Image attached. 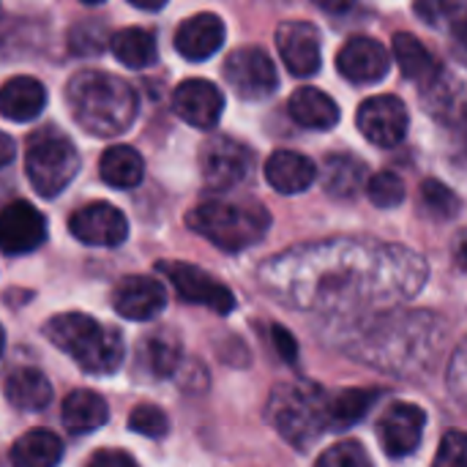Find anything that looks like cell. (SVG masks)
Here are the masks:
<instances>
[{"label": "cell", "instance_id": "24", "mask_svg": "<svg viewBox=\"0 0 467 467\" xmlns=\"http://www.w3.org/2000/svg\"><path fill=\"white\" fill-rule=\"evenodd\" d=\"M109 419V408L104 402V397H99L96 391H71L63 400V424L71 435H82V432H93L99 427H104Z\"/></svg>", "mask_w": 467, "mask_h": 467}, {"label": "cell", "instance_id": "34", "mask_svg": "<svg viewBox=\"0 0 467 467\" xmlns=\"http://www.w3.org/2000/svg\"><path fill=\"white\" fill-rule=\"evenodd\" d=\"M315 467H375L367 449L356 441H342L334 443L328 451L320 454V460L315 462Z\"/></svg>", "mask_w": 467, "mask_h": 467}, {"label": "cell", "instance_id": "38", "mask_svg": "<svg viewBox=\"0 0 467 467\" xmlns=\"http://www.w3.org/2000/svg\"><path fill=\"white\" fill-rule=\"evenodd\" d=\"M416 14L427 22V25H441L446 16H462L465 8L462 5H454V3H419L416 5Z\"/></svg>", "mask_w": 467, "mask_h": 467}, {"label": "cell", "instance_id": "8", "mask_svg": "<svg viewBox=\"0 0 467 467\" xmlns=\"http://www.w3.org/2000/svg\"><path fill=\"white\" fill-rule=\"evenodd\" d=\"M356 123L372 145L394 148L405 140L408 126H410V115H408V107L400 96L383 93V96L367 99L358 107Z\"/></svg>", "mask_w": 467, "mask_h": 467}, {"label": "cell", "instance_id": "37", "mask_svg": "<svg viewBox=\"0 0 467 467\" xmlns=\"http://www.w3.org/2000/svg\"><path fill=\"white\" fill-rule=\"evenodd\" d=\"M449 389L454 394V400L467 408V339L457 348L451 367H449Z\"/></svg>", "mask_w": 467, "mask_h": 467}, {"label": "cell", "instance_id": "15", "mask_svg": "<svg viewBox=\"0 0 467 467\" xmlns=\"http://www.w3.org/2000/svg\"><path fill=\"white\" fill-rule=\"evenodd\" d=\"M47 219L25 200H14L5 205L0 216V244L5 254H25L44 244Z\"/></svg>", "mask_w": 467, "mask_h": 467}, {"label": "cell", "instance_id": "18", "mask_svg": "<svg viewBox=\"0 0 467 467\" xmlns=\"http://www.w3.org/2000/svg\"><path fill=\"white\" fill-rule=\"evenodd\" d=\"M222 44H224V22L211 11L183 19L181 27L175 30V49L186 60H208L211 55L219 52Z\"/></svg>", "mask_w": 467, "mask_h": 467}, {"label": "cell", "instance_id": "43", "mask_svg": "<svg viewBox=\"0 0 467 467\" xmlns=\"http://www.w3.org/2000/svg\"><path fill=\"white\" fill-rule=\"evenodd\" d=\"M14 159V142L8 134H3V164H8Z\"/></svg>", "mask_w": 467, "mask_h": 467}, {"label": "cell", "instance_id": "44", "mask_svg": "<svg viewBox=\"0 0 467 467\" xmlns=\"http://www.w3.org/2000/svg\"><path fill=\"white\" fill-rule=\"evenodd\" d=\"M460 140H462V156L467 159V118L460 123Z\"/></svg>", "mask_w": 467, "mask_h": 467}, {"label": "cell", "instance_id": "29", "mask_svg": "<svg viewBox=\"0 0 467 467\" xmlns=\"http://www.w3.org/2000/svg\"><path fill=\"white\" fill-rule=\"evenodd\" d=\"M140 364L148 375L153 378H170L175 375L181 364V342L170 331H159L142 342L140 350Z\"/></svg>", "mask_w": 467, "mask_h": 467}, {"label": "cell", "instance_id": "7", "mask_svg": "<svg viewBox=\"0 0 467 467\" xmlns=\"http://www.w3.org/2000/svg\"><path fill=\"white\" fill-rule=\"evenodd\" d=\"M200 170L211 192H227L246 181L252 170V153L233 137L213 134L200 148Z\"/></svg>", "mask_w": 467, "mask_h": 467}, {"label": "cell", "instance_id": "23", "mask_svg": "<svg viewBox=\"0 0 467 467\" xmlns=\"http://www.w3.org/2000/svg\"><path fill=\"white\" fill-rule=\"evenodd\" d=\"M47 107V88L36 77H14L0 90V109L8 120H33Z\"/></svg>", "mask_w": 467, "mask_h": 467}, {"label": "cell", "instance_id": "32", "mask_svg": "<svg viewBox=\"0 0 467 467\" xmlns=\"http://www.w3.org/2000/svg\"><path fill=\"white\" fill-rule=\"evenodd\" d=\"M68 44L74 55H99L112 44V38L107 27L101 25V19H82L71 27Z\"/></svg>", "mask_w": 467, "mask_h": 467}, {"label": "cell", "instance_id": "39", "mask_svg": "<svg viewBox=\"0 0 467 467\" xmlns=\"http://www.w3.org/2000/svg\"><path fill=\"white\" fill-rule=\"evenodd\" d=\"M88 467H140L137 460L120 449H104V451H96L93 460L88 462Z\"/></svg>", "mask_w": 467, "mask_h": 467}, {"label": "cell", "instance_id": "17", "mask_svg": "<svg viewBox=\"0 0 467 467\" xmlns=\"http://www.w3.org/2000/svg\"><path fill=\"white\" fill-rule=\"evenodd\" d=\"M112 304L120 317L145 323L164 309L167 293L164 285H159L153 276H126L112 290Z\"/></svg>", "mask_w": 467, "mask_h": 467}, {"label": "cell", "instance_id": "1", "mask_svg": "<svg viewBox=\"0 0 467 467\" xmlns=\"http://www.w3.org/2000/svg\"><path fill=\"white\" fill-rule=\"evenodd\" d=\"M427 263L405 246L328 241L296 246L260 268L271 296L293 309H350L358 304L405 301L421 290Z\"/></svg>", "mask_w": 467, "mask_h": 467}, {"label": "cell", "instance_id": "10", "mask_svg": "<svg viewBox=\"0 0 467 467\" xmlns=\"http://www.w3.org/2000/svg\"><path fill=\"white\" fill-rule=\"evenodd\" d=\"M224 77L241 99L271 96L279 85L276 66L260 47H241L230 52L224 60Z\"/></svg>", "mask_w": 467, "mask_h": 467}, {"label": "cell", "instance_id": "36", "mask_svg": "<svg viewBox=\"0 0 467 467\" xmlns=\"http://www.w3.org/2000/svg\"><path fill=\"white\" fill-rule=\"evenodd\" d=\"M432 467H467V432H449Z\"/></svg>", "mask_w": 467, "mask_h": 467}, {"label": "cell", "instance_id": "28", "mask_svg": "<svg viewBox=\"0 0 467 467\" xmlns=\"http://www.w3.org/2000/svg\"><path fill=\"white\" fill-rule=\"evenodd\" d=\"M112 55L129 66V68H148L156 63L159 57V49H156V38L150 30L145 27H123L112 36V44H109Z\"/></svg>", "mask_w": 467, "mask_h": 467}, {"label": "cell", "instance_id": "2", "mask_svg": "<svg viewBox=\"0 0 467 467\" xmlns=\"http://www.w3.org/2000/svg\"><path fill=\"white\" fill-rule=\"evenodd\" d=\"M66 101L74 120L96 137L123 134L137 118L134 88L126 79L96 68L77 71L68 79Z\"/></svg>", "mask_w": 467, "mask_h": 467}, {"label": "cell", "instance_id": "30", "mask_svg": "<svg viewBox=\"0 0 467 467\" xmlns=\"http://www.w3.org/2000/svg\"><path fill=\"white\" fill-rule=\"evenodd\" d=\"M375 400H378V391H369V389H348V391L334 394L328 402L331 430H348V427L358 424L369 413Z\"/></svg>", "mask_w": 467, "mask_h": 467}, {"label": "cell", "instance_id": "20", "mask_svg": "<svg viewBox=\"0 0 467 467\" xmlns=\"http://www.w3.org/2000/svg\"><path fill=\"white\" fill-rule=\"evenodd\" d=\"M265 178L279 194H298L315 183L317 167L296 150H274L265 161Z\"/></svg>", "mask_w": 467, "mask_h": 467}, {"label": "cell", "instance_id": "40", "mask_svg": "<svg viewBox=\"0 0 467 467\" xmlns=\"http://www.w3.org/2000/svg\"><path fill=\"white\" fill-rule=\"evenodd\" d=\"M274 342H276V350H279V356L285 358V361H290V364H296V358H298V348H296V339L282 328V326H274Z\"/></svg>", "mask_w": 467, "mask_h": 467}, {"label": "cell", "instance_id": "26", "mask_svg": "<svg viewBox=\"0 0 467 467\" xmlns=\"http://www.w3.org/2000/svg\"><path fill=\"white\" fill-rule=\"evenodd\" d=\"M99 172L104 183H109L112 189H131L142 181L145 161L131 145H112L104 150L99 161Z\"/></svg>", "mask_w": 467, "mask_h": 467}, {"label": "cell", "instance_id": "9", "mask_svg": "<svg viewBox=\"0 0 467 467\" xmlns=\"http://www.w3.org/2000/svg\"><path fill=\"white\" fill-rule=\"evenodd\" d=\"M159 271L170 279V285L183 301L208 306L211 312H219V315H230L235 309L233 290L224 287L211 274H205L202 268L189 265V263H159Z\"/></svg>", "mask_w": 467, "mask_h": 467}, {"label": "cell", "instance_id": "6", "mask_svg": "<svg viewBox=\"0 0 467 467\" xmlns=\"http://www.w3.org/2000/svg\"><path fill=\"white\" fill-rule=\"evenodd\" d=\"M25 170L36 194L52 200L79 172V153L68 137L57 134L55 129H41L27 140Z\"/></svg>", "mask_w": 467, "mask_h": 467}, {"label": "cell", "instance_id": "19", "mask_svg": "<svg viewBox=\"0 0 467 467\" xmlns=\"http://www.w3.org/2000/svg\"><path fill=\"white\" fill-rule=\"evenodd\" d=\"M391 47H394V57H397L402 77L416 82L424 93H430L446 77L441 68V60L413 33H397Z\"/></svg>", "mask_w": 467, "mask_h": 467}, {"label": "cell", "instance_id": "14", "mask_svg": "<svg viewBox=\"0 0 467 467\" xmlns=\"http://www.w3.org/2000/svg\"><path fill=\"white\" fill-rule=\"evenodd\" d=\"M427 427V416L421 408L410 405V402H397L386 410V416L378 424V435H380V446L389 457L402 460L408 454H413L421 443Z\"/></svg>", "mask_w": 467, "mask_h": 467}, {"label": "cell", "instance_id": "42", "mask_svg": "<svg viewBox=\"0 0 467 467\" xmlns=\"http://www.w3.org/2000/svg\"><path fill=\"white\" fill-rule=\"evenodd\" d=\"M454 263L467 271V230H462L460 235H457V241H454Z\"/></svg>", "mask_w": 467, "mask_h": 467}, {"label": "cell", "instance_id": "41", "mask_svg": "<svg viewBox=\"0 0 467 467\" xmlns=\"http://www.w3.org/2000/svg\"><path fill=\"white\" fill-rule=\"evenodd\" d=\"M451 36H454L457 49L467 57V11L462 16H457V19L451 22Z\"/></svg>", "mask_w": 467, "mask_h": 467}, {"label": "cell", "instance_id": "31", "mask_svg": "<svg viewBox=\"0 0 467 467\" xmlns=\"http://www.w3.org/2000/svg\"><path fill=\"white\" fill-rule=\"evenodd\" d=\"M421 208L435 222H449L460 213V197L441 181L421 183Z\"/></svg>", "mask_w": 467, "mask_h": 467}, {"label": "cell", "instance_id": "3", "mask_svg": "<svg viewBox=\"0 0 467 467\" xmlns=\"http://www.w3.org/2000/svg\"><path fill=\"white\" fill-rule=\"evenodd\" d=\"M47 339L71 356L77 367L88 375H112L126 356V345L120 331L101 328L93 317L82 312H66L55 315L44 326Z\"/></svg>", "mask_w": 467, "mask_h": 467}, {"label": "cell", "instance_id": "22", "mask_svg": "<svg viewBox=\"0 0 467 467\" xmlns=\"http://www.w3.org/2000/svg\"><path fill=\"white\" fill-rule=\"evenodd\" d=\"M287 112L304 129L326 131V129H334L339 123L337 101L328 93L317 90V88H298V90H293V96L287 101Z\"/></svg>", "mask_w": 467, "mask_h": 467}, {"label": "cell", "instance_id": "5", "mask_svg": "<svg viewBox=\"0 0 467 467\" xmlns=\"http://www.w3.org/2000/svg\"><path fill=\"white\" fill-rule=\"evenodd\" d=\"M331 397L315 383H282L268 400V421L296 449H309L331 427Z\"/></svg>", "mask_w": 467, "mask_h": 467}, {"label": "cell", "instance_id": "27", "mask_svg": "<svg viewBox=\"0 0 467 467\" xmlns=\"http://www.w3.org/2000/svg\"><path fill=\"white\" fill-rule=\"evenodd\" d=\"M5 397L19 410H44L52 402V386L38 369H16L5 380Z\"/></svg>", "mask_w": 467, "mask_h": 467}, {"label": "cell", "instance_id": "25", "mask_svg": "<svg viewBox=\"0 0 467 467\" xmlns=\"http://www.w3.org/2000/svg\"><path fill=\"white\" fill-rule=\"evenodd\" d=\"M63 457V443L49 430H30L11 446L14 467H57Z\"/></svg>", "mask_w": 467, "mask_h": 467}, {"label": "cell", "instance_id": "35", "mask_svg": "<svg viewBox=\"0 0 467 467\" xmlns=\"http://www.w3.org/2000/svg\"><path fill=\"white\" fill-rule=\"evenodd\" d=\"M129 430L142 438H164L170 432V421L156 405H137L129 416Z\"/></svg>", "mask_w": 467, "mask_h": 467}, {"label": "cell", "instance_id": "33", "mask_svg": "<svg viewBox=\"0 0 467 467\" xmlns=\"http://www.w3.org/2000/svg\"><path fill=\"white\" fill-rule=\"evenodd\" d=\"M367 192H369V200L378 208H394V205H400L405 200V181L397 172L383 170V172L369 178Z\"/></svg>", "mask_w": 467, "mask_h": 467}, {"label": "cell", "instance_id": "21", "mask_svg": "<svg viewBox=\"0 0 467 467\" xmlns=\"http://www.w3.org/2000/svg\"><path fill=\"white\" fill-rule=\"evenodd\" d=\"M369 170L361 159L350 156V153H331L323 161L320 170V183L331 197L348 200L356 197L364 186H369Z\"/></svg>", "mask_w": 467, "mask_h": 467}, {"label": "cell", "instance_id": "13", "mask_svg": "<svg viewBox=\"0 0 467 467\" xmlns=\"http://www.w3.org/2000/svg\"><path fill=\"white\" fill-rule=\"evenodd\" d=\"M172 109L183 123L202 129V131H211L222 118L224 96L208 79H186L172 93Z\"/></svg>", "mask_w": 467, "mask_h": 467}, {"label": "cell", "instance_id": "16", "mask_svg": "<svg viewBox=\"0 0 467 467\" xmlns=\"http://www.w3.org/2000/svg\"><path fill=\"white\" fill-rule=\"evenodd\" d=\"M337 66L339 74L356 85H372L380 82L391 63H389V52L383 49L380 41L369 38V36H353L337 55Z\"/></svg>", "mask_w": 467, "mask_h": 467}, {"label": "cell", "instance_id": "12", "mask_svg": "<svg viewBox=\"0 0 467 467\" xmlns=\"http://www.w3.org/2000/svg\"><path fill=\"white\" fill-rule=\"evenodd\" d=\"M276 47L290 74L296 77L317 74L323 63V52H320V33L312 22L304 19L282 22L276 27Z\"/></svg>", "mask_w": 467, "mask_h": 467}, {"label": "cell", "instance_id": "4", "mask_svg": "<svg viewBox=\"0 0 467 467\" xmlns=\"http://www.w3.org/2000/svg\"><path fill=\"white\" fill-rule=\"evenodd\" d=\"M186 224L224 252L254 246L271 227V213L254 200H211L189 211Z\"/></svg>", "mask_w": 467, "mask_h": 467}, {"label": "cell", "instance_id": "11", "mask_svg": "<svg viewBox=\"0 0 467 467\" xmlns=\"http://www.w3.org/2000/svg\"><path fill=\"white\" fill-rule=\"evenodd\" d=\"M68 230L88 246H120L129 238V222L123 211L109 202H90L71 213Z\"/></svg>", "mask_w": 467, "mask_h": 467}]
</instances>
